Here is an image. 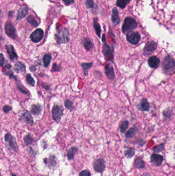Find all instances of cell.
I'll return each mask as SVG.
<instances>
[{"label":"cell","mask_w":175,"mask_h":176,"mask_svg":"<svg viewBox=\"0 0 175 176\" xmlns=\"http://www.w3.org/2000/svg\"><path fill=\"white\" fill-rule=\"evenodd\" d=\"M19 120L22 123H26L31 126L33 125V120L32 116L27 111H24L23 113L20 117Z\"/></svg>","instance_id":"11"},{"label":"cell","mask_w":175,"mask_h":176,"mask_svg":"<svg viewBox=\"0 0 175 176\" xmlns=\"http://www.w3.org/2000/svg\"><path fill=\"white\" fill-rule=\"evenodd\" d=\"M5 32L6 34L10 38L14 40L16 39L17 37L16 29L11 22L7 21L5 23Z\"/></svg>","instance_id":"6"},{"label":"cell","mask_w":175,"mask_h":176,"mask_svg":"<svg viewBox=\"0 0 175 176\" xmlns=\"http://www.w3.org/2000/svg\"><path fill=\"white\" fill-rule=\"evenodd\" d=\"M102 41L103 43V53L104 55L106 60H108V61L112 60L114 58V56H113L114 48L111 47L107 43L105 34L103 35Z\"/></svg>","instance_id":"4"},{"label":"cell","mask_w":175,"mask_h":176,"mask_svg":"<svg viewBox=\"0 0 175 176\" xmlns=\"http://www.w3.org/2000/svg\"><path fill=\"white\" fill-rule=\"evenodd\" d=\"M6 49L7 51V53L9 55L10 58L12 61H14L18 58V56L16 52L15 49L13 45H6Z\"/></svg>","instance_id":"13"},{"label":"cell","mask_w":175,"mask_h":176,"mask_svg":"<svg viewBox=\"0 0 175 176\" xmlns=\"http://www.w3.org/2000/svg\"><path fill=\"white\" fill-rule=\"evenodd\" d=\"M44 31L41 28H37L31 34L30 36L31 40L34 43H38L44 37Z\"/></svg>","instance_id":"8"},{"label":"cell","mask_w":175,"mask_h":176,"mask_svg":"<svg viewBox=\"0 0 175 176\" xmlns=\"http://www.w3.org/2000/svg\"><path fill=\"white\" fill-rule=\"evenodd\" d=\"M13 14H14V12H12V11H10V12H8V16H10V17L12 16V15H13Z\"/></svg>","instance_id":"48"},{"label":"cell","mask_w":175,"mask_h":176,"mask_svg":"<svg viewBox=\"0 0 175 176\" xmlns=\"http://www.w3.org/2000/svg\"><path fill=\"white\" fill-rule=\"evenodd\" d=\"M52 59V55L50 54H46L45 55L43 59V61L45 67H49Z\"/></svg>","instance_id":"26"},{"label":"cell","mask_w":175,"mask_h":176,"mask_svg":"<svg viewBox=\"0 0 175 176\" xmlns=\"http://www.w3.org/2000/svg\"><path fill=\"white\" fill-rule=\"evenodd\" d=\"M111 20L114 25L117 26L120 23V18L119 17V12L116 7H114L112 9Z\"/></svg>","instance_id":"17"},{"label":"cell","mask_w":175,"mask_h":176,"mask_svg":"<svg viewBox=\"0 0 175 176\" xmlns=\"http://www.w3.org/2000/svg\"><path fill=\"white\" fill-rule=\"evenodd\" d=\"M26 80H27V82L29 84V85L34 87L35 85V79H33V77L31 76V74H28L26 76Z\"/></svg>","instance_id":"35"},{"label":"cell","mask_w":175,"mask_h":176,"mask_svg":"<svg viewBox=\"0 0 175 176\" xmlns=\"http://www.w3.org/2000/svg\"><path fill=\"white\" fill-rule=\"evenodd\" d=\"M135 166L138 168H142L145 167L144 162L140 157H138L135 161Z\"/></svg>","instance_id":"32"},{"label":"cell","mask_w":175,"mask_h":176,"mask_svg":"<svg viewBox=\"0 0 175 176\" xmlns=\"http://www.w3.org/2000/svg\"><path fill=\"white\" fill-rule=\"evenodd\" d=\"M85 4L87 8H93L95 6V3L93 2V0H86Z\"/></svg>","instance_id":"39"},{"label":"cell","mask_w":175,"mask_h":176,"mask_svg":"<svg viewBox=\"0 0 175 176\" xmlns=\"http://www.w3.org/2000/svg\"><path fill=\"white\" fill-rule=\"evenodd\" d=\"M141 108L142 111H148L149 109V104L146 99L143 98L141 100L140 103Z\"/></svg>","instance_id":"29"},{"label":"cell","mask_w":175,"mask_h":176,"mask_svg":"<svg viewBox=\"0 0 175 176\" xmlns=\"http://www.w3.org/2000/svg\"><path fill=\"white\" fill-rule=\"evenodd\" d=\"M44 162L46 164L49 166H54L56 164V161L55 160V157L54 155L50 156L48 159H45Z\"/></svg>","instance_id":"31"},{"label":"cell","mask_w":175,"mask_h":176,"mask_svg":"<svg viewBox=\"0 0 175 176\" xmlns=\"http://www.w3.org/2000/svg\"><path fill=\"white\" fill-rule=\"evenodd\" d=\"M36 67L35 66V65H31L30 67H29V69H30V71H31V72H35V71H36Z\"/></svg>","instance_id":"46"},{"label":"cell","mask_w":175,"mask_h":176,"mask_svg":"<svg viewBox=\"0 0 175 176\" xmlns=\"http://www.w3.org/2000/svg\"><path fill=\"white\" fill-rule=\"evenodd\" d=\"M138 131V128L136 126L131 128L129 129L126 132V137L127 138H133L135 135L136 133Z\"/></svg>","instance_id":"24"},{"label":"cell","mask_w":175,"mask_h":176,"mask_svg":"<svg viewBox=\"0 0 175 176\" xmlns=\"http://www.w3.org/2000/svg\"><path fill=\"white\" fill-rule=\"evenodd\" d=\"M93 26L94 30L96 32V34L99 38H100L101 34L102 32V30H101V28L100 24L98 23V19L93 18Z\"/></svg>","instance_id":"21"},{"label":"cell","mask_w":175,"mask_h":176,"mask_svg":"<svg viewBox=\"0 0 175 176\" xmlns=\"http://www.w3.org/2000/svg\"><path fill=\"white\" fill-rule=\"evenodd\" d=\"M164 149V145L163 144H160L155 147L154 148V151L155 153H158L163 151Z\"/></svg>","instance_id":"37"},{"label":"cell","mask_w":175,"mask_h":176,"mask_svg":"<svg viewBox=\"0 0 175 176\" xmlns=\"http://www.w3.org/2000/svg\"><path fill=\"white\" fill-rule=\"evenodd\" d=\"M126 39L131 44L137 45L141 40V35L138 32H132L126 35Z\"/></svg>","instance_id":"7"},{"label":"cell","mask_w":175,"mask_h":176,"mask_svg":"<svg viewBox=\"0 0 175 176\" xmlns=\"http://www.w3.org/2000/svg\"><path fill=\"white\" fill-rule=\"evenodd\" d=\"M4 74H5V75H6L10 77V78H14L16 79V80H17V78L14 76L13 72H12V71H8L7 73H4Z\"/></svg>","instance_id":"42"},{"label":"cell","mask_w":175,"mask_h":176,"mask_svg":"<svg viewBox=\"0 0 175 176\" xmlns=\"http://www.w3.org/2000/svg\"><path fill=\"white\" fill-rule=\"evenodd\" d=\"M77 148L75 147H72L68 151L67 153L68 159L69 160H72L74 159V155L75 153L77 152Z\"/></svg>","instance_id":"25"},{"label":"cell","mask_w":175,"mask_h":176,"mask_svg":"<svg viewBox=\"0 0 175 176\" xmlns=\"http://www.w3.org/2000/svg\"><path fill=\"white\" fill-rule=\"evenodd\" d=\"M42 111V107L39 104H34L31 107V112L34 116L40 115Z\"/></svg>","instance_id":"22"},{"label":"cell","mask_w":175,"mask_h":176,"mask_svg":"<svg viewBox=\"0 0 175 176\" xmlns=\"http://www.w3.org/2000/svg\"><path fill=\"white\" fill-rule=\"evenodd\" d=\"M55 40L59 44H65L69 41V34L67 28H63L59 30L55 34Z\"/></svg>","instance_id":"3"},{"label":"cell","mask_w":175,"mask_h":176,"mask_svg":"<svg viewBox=\"0 0 175 176\" xmlns=\"http://www.w3.org/2000/svg\"><path fill=\"white\" fill-rule=\"evenodd\" d=\"M27 21L28 23L31 24V25L33 26V27H34V28H37L39 25V23L37 22V21L35 19V16H32V15H31V16H28L27 17Z\"/></svg>","instance_id":"28"},{"label":"cell","mask_w":175,"mask_h":176,"mask_svg":"<svg viewBox=\"0 0 175 176\" xmlns=\"http://www.w3.org/2000/svg\"><path fill=\"white\" fill-rule=\"evenodd\" d=\"M129 122L128 120H124L120 126V131L122 133H124L129 127Z\"/></svg>","instance_id":"33"},{"label":"cell","mask_w":175,"mask_h":176,"mask_svg":"<svg viewBox=\"0 0 175 176\" xmlns=\"http://www.w3.org/2000/svg\"><path fill=\"white\" fill-rule=\"evenodd\" d=\"M61 69H62V67L60 65H57L56 63H54L52 67V72H59L61 71Z\"/></svg>","instance_id":"38"},{"label":"cell","mask_w":175,"mask_h":176,"mask_svg":"<svg viewBox=\"0 0 175 176\" xmlns=\"http://www.w3.org/2000/svg\"><path fill=\"white\" fill-rule=\"evenodd\" d=\"M162 70L166 75H172L175 72V61L170 56L164 58L162 63Z\"/></svg>","instance_id":"1"},{"label":"cell","mask_w":175,"mask_h":176,"mask_svg":"<svg viewBox=\"0 0 175 176\" xmlns=\"http://www.w3.org/2000/svg\"><path fill=\"white\" fill-rule=\"evenodd\" d=\"M5 67L7 69H10L12 68V65L10 63H8V64H6V65H5Z\"/></svg>","instance_id":"47"},{"label":"cell","mask_w":175,"mask_h":176,"mask_svg":"<svg viewBox=\"0 0 175 176\" xmlns=\"http://www.w3.org/2000/svg\"><path fill=\"white\" fill-rule=\"evenodd\" d=\"M157 47V44L154 41L147 42L144 48V53L145 55L148 56L155 51Z\"/></svg>","instance_id":"10"},{"label":"cell","mask_w":175,"mask_h":176,"mask_svg":"<svg viewBox=\"0 0 175 176\" xmlns=\"http://www.w3.org/2000/svg\"><path fill=\"white\" fill-rule=\"evenodd\" d=\"M63 109L62 107L60 106L58 104L54 105L52 109V116L54 120L57 123H59L61 120L62 116L63 115Z\"/></svg>","instance_id":"5"},{"label":"cell","mask_w":175,"mask_h":176,"mask_svg":"<svg viewBox=\"0 0 175 176\" xmlns=\"http://www.w3.org/2000/svg\"><path fill=\"white\" fill-rule=\"evenodd\" d=\"M138 22L136 21L135 19L131 16H127L124 20L122 26V31L123 34L127 35L137 28L138 27Z\"/></svg>","instance_id":"2"},{"label":"cell","mask_w":175,"mask_h":176,"mask_svg":"<svg viewBox=\"0 0 175 176\" xmlns=\"http://www.w3.org/2000/svg\"><path fill=\"white\" fill-rule=\"evenodd\" d=\"M64 105L67 109L70 111H72L74 107L73 106V102L69 100H66L64 101Z\"/></svg>","instance_id":"34"},{"label":"cell","mask_w":175,"mask_h":176,"mask_svg":"<svg viewBox=\"0 0 175 176\" xmlns=\"http://www.w3.org/2000/svg\"><path fill=\"white\" fill-rule=\"evenodd\" d=\"M94 170L98 173H102L105 168V162L102 159H98L94 161L93 163Z\"/></svg>","instance_id":"12"},{"label":"cell","mask_w":175,"mask_h":176,"mask_svg":"<svg viewBox=\"0 0 175 176\" xmlns=\"http://www.w3.org/2000/svg\"><path fill=\"white\" fill-rule=\"evenodd\" d=\"M4 140L6 142L8 143L9 146L15 151H18V146L16 143V139L10 133H8L5 135Z\"/></svg>","instance_id":"9"},{"label":"cell","mask_w":175,"mask_h":176,"mask_svg":"<svg viewBox=\"0 0 175 176\" xmlns=\"http://www.w3.org/2000/svg\"><path fill=\"white\" fill-rule=\"evenodd\" d=\"M14 71L17 73H20L22 72H25L26 71V65L22 62H18L14 65Z\"/></svg>","instance_id":"20"},{"label":"cell","mask_w":175,"mask_h":176,"mask_svg":"<svg viewBox=\"0 0 175 176\" xmlns=\"http://www.w3.org/2000/svg\"><path fill=\"white\" fill-rule=\"evenodd\" d=\"M12 107L8 106V105H5L3 108V110L5 113H8L9 112L12 110Z\"/></svg>","instance_id":"40"},{"label":"cell","mask_w":175,"mask_h":176,"mask_svg":"<svg viewBox=\"0 0 175 176\" xmlns=\"http://www.w3.org/2000/svg\"><path fill=\"white\" fill-rule=\"evenodd\" d=\"M17 87H18V88L19 89V90L21 92L24 93V94H27V93H28V91H27V90H26V89H23V88H22L21 86H19L18 84V85H17Z\"/></svg>","instance_id":"45"},{"label":"cell","mask_w":175,"mask_h":176,"mask_svg":"<svg viewBox=\"0 0 175 176\" xmlns=\"http://www.w3.org/2000/svg\"><path fill=\"white\" fill-rule=\"evenodd\" d=\"M5 63V58L4 57V55L2 53H1L0 54V65L1 67H3V65H4Z\"/></svg>","instance_id":"43"},{"label":"cell","mask_w":175,"mask_h":176,"mask_svg":"<svg viewBox=\"0 0 175 176\" xmlns=\"http://www.w3.org/2000/svg\"><path fill=\"white\" fill-rule=\"evenodd\" d=\"M12 176H16L14 174H12Z\"/></svg>","instance_id":"50"},{"label":"cell","mask_w":175,"mask_h":176,"mask_svg":"<svg viewBox=\"0 0 175 176\" xmlns=\"http://www.w3.org/2000/svg\"><path fill=\"white\" fill-rule=\"evenodd\" d=\"M79 176H91V174L88 170H84L80 173Z\"/></svg>","instance_id":"41"},{"label":"cell","mask_w":175,"mask_h":176,"mask_svg":"<svg viewBox=\"0 0 175 176\" xmlns=\"http://www.w3.org/2000/svg\"><path fill=\"white\" fill-rule=\"evenodd\" d=\"M142 176H150L149 174H144V175H143Z\"/></svg>","instance_id":"49"},{"label":"cell","mask_w":175,"mask_h":176,"mask_svg":"<svg viewBox=\"0 0 175 176\" xmlns=\"http://www.w3.org/2000/svg\"><path fill=\"white\" fill-rule=\"evenodd\" d=\"M130 1L131 0H117L116 5L121 9H124L129 3Z\"/></svg>","instance_id":"27"},{"label":"cell","mask_w":175,"mask_h":176,"mask_svg":"<svg viewBox=\"0 0 175 176\" xmlns=\"http://www.w3.org/2000/svg\"><path fill=\"white\" fill-rule=\"evenodd\" d=\"M160 60L157 56H152L148 60V64L152 69H156L159 67Z\"/></svg>","instance_id":"18"},{"label":"cell","mask_w":175,"mask_h":176,"mask_svg":"<svg viewBox=\"0 0 175 176\" xmlns=\"http://www.w3.org/2000/svg\"><path fill=\"white\" fill-rule=\"evenodd\" d=\"M135 151L133 148H129L125 151V155L127 157H131L135 155Z\"/></svg>","instance_id":"36"},{"label":"cell","mask_w":175,"mask_h":176,"mask_svg":"<svg viewBox=\"0 0 175 176\" xmlns=\"http://www.w3.org/2000/svg\"><path fill=\"white\" fill-rule=\"evenodd\" d=\"M63 2L66 6H68L75 2V0H63Z\"/></svg>","instance_id":"44"},{"label":"cell","mask_w":175,"mask_h":176,"mask_svg":"<svg viewBox=\"0 0 175 176\" xmlns=\"http://www.w3.org/2000/svg\"><path fill=\"white\" fill-rule=\"evenodd\" d=\"M82 43L87 51H91L93 48V44L91 40L89 38H84L82 40Z\"/></svg>","instance_id":"19"},{"label":"cell","mask_w":175,"mask_h":176,"mask_svg":"<svg viewBox=\"0 0 175 176\" xmlns=\"http://www.w3.org/2000/svg\"><path fill=\"white\" fill-rule=\"evenodd\" d=\"M163 160V157L160 155L157 154H153L151 156L150 161L153 164L154 166H158L161 165Z\"/></svg>","instance_id":"14"},{"label":"cell","mask_w":175,"mask_h":176,"mask_svg":"<svg viewBox=\"0 0 175 176\" xmlns=\"http://www.w3.org/2000/svg\"><path fill=\"white\" fill-rule=\"evenodd\" d=\"M28 7L26 5H23L19 8V10L17 14V17L16 20H20L24 18L25 16L28 14Z\"/></svg>","instance_id":"15"},{"label":"cell","mask_w":175,"mask_h":176,"mask_svg":"<svg viewBox=\"0 0 175 176\" xmlns=\"http://www.w3.org/2000/svg\"><path fill=\"white\" fill-rule=\"evenodd\" d=\"M105 73L108 78L110 80H112L114 78L115 74H114V69L112 65L108 63L106 65L105 67Z\"/></svg>","instance_id":"16"},{"label":"cell","mask_w":175,"mask_h":176,"mask_svg":"<svg viewBox=\"0 0 175 176\" xmlns=\"http://www.w3.org/2000/svg\"><path fill=\"white\" fill-rule=\"evenodd\" d=\"M24 143L26 146L31 145L34 141V139H33V135L31 133L27 134L24 138Z\"/></svg>","instance_id":"30"},{"label":"cell","mask_w":175,"mask_h":176,"mask_svg":"<svg viewBox=\"0 0 175 176\" xmlns=\"http://www.w3.org/2000/svg\"><path fill=\"white\" fill-rule=\"evenodd\" d=\"M81 65L82 69H83V73H84V76H87L88 73H89V70L92 67V66L93 65V63H82Z\"/></svg>","instance_id":"23"}]
</instances>
